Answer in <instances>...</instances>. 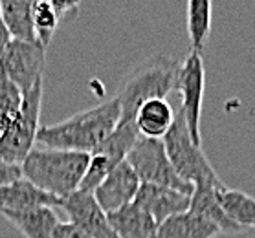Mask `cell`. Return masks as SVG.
<instances>
[{
    "label": "cell",
    "mask_w": 255,
    "mask_h": 238,
    "mask_svg": "<svg viewBox=\"0 0 255 238\" xmlns=\"http://www.w3.org/2000/svg\"><path fill=\"white\" fill-rule=\"evenodd\" d=\"M24 178L22 176V167L20 165H13V163H7L0 158V187L9 185L13 181Z\"/></svg>",
    "instance_id": "25"
},
{
    "label": "cell",
    "mask_w": 255,
    "mask_h": 238,
    "mask_svg": "<svg viewBox=\"0 0 255 238\" xmlns=\"http://www.w3.org/2000/svg\"><path fill=\"white\" fill-rule=\"evenodd\" d=\"M221 187H224V183L222 185H211V183L195 185V191L191 194V203H189V211L217 224L221 227L222 235H243V227L237 226L226 215V211L222 209L221 200H219V189Z\"/></svg>",
    "instance_id": "14"
},
{
    "label": "cell",
    "mask_w": 255,
    "mask_h": 238,
    "mask_svg": "<svg viewBox=\"0 0 255 238\" xmlns=\"http://www.w3.org/2000/svg\"><path fill=\"white\" fill-rule=\"evenodd\" d=\"M120 123V105L116 97L77 112L55 125L41 127L37 143L46 149L92 154Z\"/></svg>",
    "instance_id": "1"
},
{
    "label": "cell",
    "mask_w": 255,
    "mask_h": 238,
    "mask_svg": "<svg viewBox=\"0 0 255 238\" xmlns=\"http://www.w3.org/2000/svg\"><path fill=\"white\" fill-rule=\"evenodd\" d=\"M11 39H13L11 33L7 31L6 24H4V20H2V15H0V59H2V55H4V52H6V48Z\"/></svg>",
    "instance_id": "28"
},
{
    "label": "cell",
    "mask_w": 255,
    "mask_h": 238,
    "mask_svg": "<svg viewBox=\"0 0 255 238\" xmlns=\"http://www.w3.org/2000/svg\"><path fill=\"white\" fill-rule=\"evenodd\" d=\"M59 20H61V15L50 0H33L31 22H33L37 41L44 48L52 42L53 35L59 28Z\"/></svg>",
    "instance_id": "22"
},
{
    "label": "cell",
    "mask_w": 255,
    "mask_h": 238,
    "mask_svg": "<svg viewBox=\"0 0 255 238\" xmlns=\"http://www.w3.org/2000/svg\"><path fill=\"white\" fill-rule=\"evenodd\" d=\"M206 88V70H204L202 53L191 52L180 66L176 92L182 95L180 110L184 114L189 134L197 145L202 147V132H200V117H202V99Z\"/></svg>",
    "instance_id": "8"
},
{
    "label": "cell",
    "mask_w": 255,
    "mask_h": 238,
    "mask_svg": "<svg viewBox=\"0 0 255 238\" xmlns=\"http://www.w3.org/2000/svg\"><path fill=\"white\" fill-rule=\"evenodd\" d=\"M219 200L222 209L237 226L246 229H255V198L237 189L221 187L219 189Z\"/></svg>",
    "instance_id": "21"
},
{
    "label": "cell",
    "mask_w": 255,
    "mask_h": 238,
    "mask_svg": "<svg viewBox=\"0 0 255 238\" xmlns=\"http://www.w3.org/2000/svg\"><path fill=\"white\" fill-rule=\"evenodd\" d=\"M46 63V48L39 41L11 39L0 59V76L15 84L22 93H28L39 81Z\"/></svg>",
    "instance_id": "7"
},
{
    "label": "cell",
    "mask_w": 255,
    "mask_h": 238,
    "mask_svg": "<svg viewBox=\"0 0 255 238\" xmlns=\"http://www.w3.org/2000/svg\"><path fill=\"white\" fill-rule=\"evenodd\" d=\"M22 105V92L13 84L9 79L0 76V136L6 132L9 123L20 110Z\"/></svg>",
    "instance_id": "23"
},
{
    "label": "cell",
    "mask_w": 255,
    "mask_h": 238,
    "mask_svg": "<svg viewBox=\"0 0 255 238\" xmlns=\"http://www.w3.org/2000/svg\"><path fill=\"white\" fill-rule=\"evenodd\" d=\"M139 185H141V181L132 170V167L127 161H122L99 183V187L94 191V198L99 203V207L107 215H111L114 211L134 202Z\"/></svg>",
    "instance_id": "10"
},
{
    "label": "cell",
    "mask_w": 255,
    "mask_h": 238,
    "mask_svg": "<svg viewBox=\"0 0 255 238\" xmlns=\"http://www.w3.org/2000/svg\"><path fill=\"white\" fill-rule=\"evenodd\" d=\"M163 145L167 151L169 161L184 181L191 183L193 187L206 183L222 185L221 176L217 174L202 147L193 141L182 110L176 112L173 127L163 136Z\"/></svg>",
    "instance_id": "4"
},
{
    "label": "cell",
    "mask_w": 255,
    "mask_h": 238,
    "mask_svg": "<svg viewBox=\"0 0 255 238\" xmlns=\"http://www.w3.org/2000/svg\"><path fill=\"white\" fill-rule=\"evenodd\" d=\"M182 63L167 55H154L130 72L118 92L120 123L134 121L136 112L151 99H165L176 90Z\"/></svg>",
    "instance_id": "3"
},
{
    "label": "cell",
    "mask_w": 255,
    "mask_h": 238,
    "mask_svg": "<svg viewBox=\"0 0 255 238\" xmlns=\"http://www.w3.org/2000/svg\"><path fill=\"white\" fill-rule=\"evenodd\" d=\"M59 207L61 198L53 196L50 192L35 187L26 178L13 181L9 185L0 187V213L2 211H17L28 209V207Z\"/></svg>",
    "instance_id": "13"
},
{
    "label": "cell",
    "mask_w": 255,
    "mask_h": 238,
    "mask_svg": "<svg viewBox=\"0 0 255 238\" xmlns=\"http://www.w3.org/2000/svg\"><path fill=\"white\" fill-rule=\"evenodd\" d=\"M138 138H139V132L134 121L118 123V127L112 130L111 136H109L92 154L105 156L114 167H116V165H120L122 161H125V158H127V154L134 147V143L138 141Z\"/></svg>",
    "instance_id": "20"
},
{
    "label": "cell",
    "mask_w": 255,
    "mask_h": 238,
    "mask_svg": "<svg viewBox=\"0 0 255 238\" xmlns=\"http://www.w3.org/2000/svg\"><path fill=\"white\" fill-rule=\"evenodd\" d=\"M221 235L217 224L187 209L160 224L156 238H217Z\"/></svg>",
    "instance_id": "15"
},
{
    "label": "cell",
    "mask_w": 255,
    "mask_h": 238,
    "mask_svg": "<svg viewBox=\"0 0 255 238\" xmlns=\"http://www.w3.org/2000/svg\"><path fill=\"white\" fill-rule=\"evenodd\" d=\"M90 165V154L39 147L22 161V176L35 187L64 198L76 192Z\"/></svg>",
    "instance_id": "2"
},
{
    "label": "cell",
    "mask_w": 255,
    "mask_h": 238,
    "mask_svg": "<svg viewBox=\"0 0 255 238\" xmlns=\"http://www.w3.org/2000/svg\"><path fill=\"white\" fill-rule=\"evenodd\" d=\"M174 116L176 114L167 99H151L138 108L134 123H136L139 136L163 140V136L173 127Z\"/></svg>",
    "instance_id": "17"
},
{
    "label": "cell",
    "mask_w": 255,
    "mask_h": 238,
    "mask_svg": "<svg viewBox=\"0 0 255 238\" xmlns=\"http://www.w3.org/2000/svg\"><path fill=\"white\" fill-rule=\"evenodd\" d=\"M33 0H0V15L13 39L37 41L31 22Z\"/></svg>",
    "instance_id": "18"
},
{
    "label": "cell",
    "mask_w": 255,
    "mask_h": 238,
    "mask_svg": "<svg viewBox=\"0 0 255 238\" xmlns=\"http://www.w3.org/2000/svg\"><path fill=\"white\" fill-rule=\"evenodd\" d=\"M61 209L66 213L68 222L83 231L90 238H118L112 231L109 216L99 203L96 202L92 192L76 191L68 196L61 198Z\"/></svg>",
    "instance_id": "9"
},
{
    "label": "cell",
    "mask_w": 255,
    "mask_h": 238,
    "mask_svg": "<svg viewBox=\"0 0 255 238\" xmlns=\"http://www.w3.org/2000/svg\"><path fill=\"white\" fill-rule=\"evenodd\" d=\"M53 6H55V9L59 11V15L63 17V15H66V13H72L76 11L77 6L81 4V0H50Z\"/></svg>",
    "instance_id": "27"
},
{
    "label": "cell",
    "mask_w": 255,
    "mask_h": 238,
    "mask_svg": "<svg viewBox=\"0 0 255 238\" xmlns=\"http://www.w3.org/2000/svg\"><path fill=\"white\" fill-rule=\"evenodd\" d=\"M107 216L118 238H156L158 224L134 202Z\"/></svg>",
    "instance_id": "16"
},
{
    "label": "cell",
    "mask_w": 255,
    "mask_h": 238,
    "mask_svg": "<svg viewBox=\"0 0 255 238\" xmlns=\"http://www.w3.org/2000/svg\"><path fill=\"white\" fill-rule=\"evenodd\" d=\"M134 203L141 207L147 215L152 216V220L158 226L174 215H180L189 209L191 194L174 191L169 187L152 185V183H141L139 191L134 198Z\"/></svg>",
    "instance_id": "11"
},
{
    "label": "cell",
    "mask_w": 255,
    "mask_h": 238,
    "mask_svg": "<svg viewBox=\"0 0 255 238\" xmlns=\"http://www.w3.org/2000/svg\"><path fill=\"white\" fill-rule=\"evenodd\" d=\"M114 165H112L105 156H99V154H90V165H88L87 172L83 176L81 185L77 191L83 192H92L99 187V183L107 178V174L111 172Z\"/></svg>",
    "instance_id": "24"
},
{
    "label": "cell",
    "mask_w": 255,
    "mask_h": 238,
    "mask_svg": "<svg viewBox=\"0 0 255 238\" xmlns=\"http://www.w3.org/2000/svg\"><path fill=\"white\" fill-rule=\"evenodd\" d=\"M4 216L13 227L22 233L24 238H52L53 231L61 224L53 207H28L17 211H2Z\"/></svg>",
    "instance_id": "12"
},
{
    "label": "cell",
    "mask_w": 255,
    "mask_h": 238,
    "mask_svg": "<svg viewBox=\"0 0 255 238\" xmlns=\"http://www.w3.org/2000/svg\"><path fill=\"white\" fill-rule=\"evenodd\" d=\"M211 0H187L186 26L191 52L202 53L211 31Z\"/></svg>",
    "instance_id": "19"
},
{
    "label": "cell",
    "mask_w": 255,
    "mask_h": 238,
    "mask_svg": "<svg viewBox=\"0 0 255 238\" xmlns=\"http://www.w3.org/2000/svg\"><path fill=\"white\" fill-rule=\"evenodd\" d=\"M42 105V81H39L28 93H22V105L6 132L0 136V158L13 165H22L33 151L39 132V117Z\"/></svg>",
    "instance_id": "5"
},
{
    "label": "cell",
    "mask_w": 255,
    "mask_h": 238,
    "mask_svg": "<svg viewBox=\"0 0 255 238\" xmlns=\"http://www.w3.org/2000/svg\"><path fill=\"white\" fill-rule=\"evenodd\" d=\"M125 161L132 167L141 183L169 187V189L186 192V194H193L195 191L191 183L184 181L176 174L174 167L169 161L163 140H152V138L139 136L138 141L134 143V147L125 158Z\"/></svg>",
    "instance_id": "6"
},
{
    "label": "cell",
    "mask_w": 255,
    "mask_h": 238,
    "mask_svg": "<svg viewBox=\"0 0 255 238\" xmlns=\"http://www.w3.org/2000/svg\"><path fill=\"white\" fill-rule=\"evenodd\" d=\"M52 238H90V237H87L83 231H79L74 224H70V222H61V224L57 226V229L53 231Z\"/></svg>",
    "instance_id": "26"
}]
</instances>
